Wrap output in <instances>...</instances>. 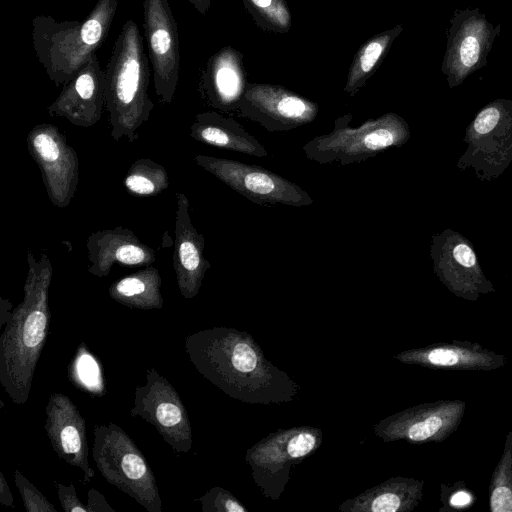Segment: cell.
Listing matches in <instances>:
<instances>
[{"label":"cell","instance_id":"cell-1","mask_svg":"<svg viewBox=\"0 0 512 512\" xmlns=\"http://www.w3.org/2000/svg\"><path fill=\"white\" fill-rule=\"evenodd\" d=\"M184 349L195 369L230 397L247 403L290 401L297 385L265 358L245 332L213 327L188 335Z\"/></svg>","mask_w":512,"mask_h":512},{"label":"cell","instance_id":"cell-2","mask_svg":"<svg viewBox=\"0 0 512 512\" xmlns=\"http://www.w3.org/2000/svg\"><path fill=\"white\" fill-rule=\"evenodd\" d=\"M27 263L23 300L12 310L0 335V385L16 404H25L29 398L51 319V261L45 253L36 259L28 251Z\"/></svg>","mask_w":512,"mask_h":512},{"label":"cell","instance_id":"cell-3","mask_svg":"<svg viewBox=\"0 0 512 512\" xmlns=\"http://www.w3.org/2000/svg\"><path fill=\"white\" fill-rule=\"evenodd\" d=\"M149 57L137 24L127 20L105 69V106L110 134L115 141L139 138V128L149 120L154 104L148 95Z\"/></svg>","mask_w":512,"mask_h":512},{"label":"cell","instance_id":"cell-4","mask_svg":"<svg viewBox=\"0 0 512 512\" xmlns=\"http://www.w3.org/2000/svg\"><path fill=\"white\" fill-rule=\"evenodd\" d=\"M118 0H98L83 21H57L38 15L32 20V43L49 79L67 84L101 47L111 28Z\"/></svg>","mask_w":512,"mask_h":512},{"label":"cell","instance_id":"cell-5","mask_svg":"<svg viewBox=\"0 0 512 512\" xmlns=\"http://www.w3.org/2000/svg\"><path fill=\"white\" fill-rule=\"evenodd\" d=\"M352 114L339 116L331 132L307 141L302 150L307 159L318 164L349 165L360 163L390 149L403 146L410 138L408 123L388 112L352 127Z\"/></svg>","mask_w":512,"mask_h":512},{"label":"cell","instance_id":"cell-6","mask_svg":"<svg viewBox=\"0 0 512 512\" xmlns=\"http://www.w3.org/2000/svg\"><path fill=\"white\" fill-rule=\"evenodd\" d=\"M92 458L102 477L148 512H162L154 472L133 439L117 424H95Z\"/></svg>","mask_w":512,"mask_h":512},{"label":"cell","instance_id":"cell-7","mask_svg":"<svg viewBox=\"0 0 512 512\" xmlns=\"http://www.w3.org/2000/svg\"><path fill=\"white\" fill-rule=\"evenodd\" d=\"M194 161L253 203L293 207L313 203V198L299 185L263 167L201 154Z\"/></svg>","mask_w":512,"mask_h":512},{"label":"cell","instance_id":"cell-8","mask_svg":"<svg viewBox=\"0 0 512 512\" xmlns=\"http://www.w3.org/2000/svg\"><path fill=\"white\" fill-rule=\"evenodd\" d=\"M500 33L479 8L454 11L446 31V51L441 71L450 88L460 85L488 63L492 45Z\"/></svg>","mask_w":512,"mask_h":512},{"label":"cell","instance_id":"cell-9","mask_svg":"<svg viewBox=\"0 0 512 512\" xmlns=\"http://www.w3.org/2000/svg\"><path fill=\"white\" fill-rule=\"evenodd\" d=\"M320 441V430L297 427L272 433L249 449L246 460L264 494L277 499L292 466L317 449Z\"/></svg>","mask_w":512,"mask_h":512},{"label":"cell","instance_id":"cell-10","mask_svg":"<svg viewBox=\"0 0 512 512\" xmlns=\"http://www.w3.org/2000/svg\"><path fill=\"white\" fill-rule=\"evenodd\" d=\"M130 415L152 425L177 453L190 451L192 426L177 390L155 368L146 370V382L136 386Z\"/></svg>","mask_w":512,"mask_h":512},{"label":"cell","instance_id":"cell-11","mask_svg":"<svg viewBox=\"0 0 512 512\" xmlns=\"http://www.w3.org/2000/svg\"><path fill=\"white\" fill-rule=\"evenodd\" d=\"M28 152L40 169L51 203L67 207L79 183V158L57 126L42 123L27 135Z\"/></svg>","mask_w":512,"mask_h":512},{"label":"cell","instance_id":"cell-12","mask_svg":"<svg viewBox=\"0 0 512 512\" xmlns=\"http://www.w3.org/2000/svg\"><path fill=\"white\" fill-rule=\"evenodd\" d=\"M143 28L155 93L161 104L168 105L176 92L180 69L177 22L168 0H143Z\"/></svg>","mask_w":512,"mask_h":512},{"label":"cell","instance_id":"cell-13","mask_svg":"<svg viewBox=\"0 0 512 512\" xmlns=\"http://www.w3.org/2000/svg\"><path fill=\"white\" fill-rule=\"evenodd\" d=\"M241 117L250 119L268 132H287L311 123L318 105L284 87L250 84L238 107Z\"/></svg>","mask_w":512,"mask_h":512},{"label":"cell","instance_id":"cell-14","mask_svg":"<svg viewBox=\"0 0 512 512\" xmlns=\"http://www.w3.org/2000/svg\"><path fill=\"white\" fill-rule=\"evenodd\" d=\"M44 429L57 456L83 473V483L95 472L88 461L86 422L74 402L65 394L52 393L45 407Z\"/></svg>","mask_w":512,"mask_h":512},{"label":"cell","instance_id":"cell-15","mask_svg":"<svg viewBox=\"0 0 512 512\" xmlns=\"http://www.w3.org/2000/svg\"><path fill=\"white\" fill-rule=\"evenodd\" d=\"M104 105L105 71L93 54L63 86L47 111L50 116H60L73 125L87 128L100 120Z\"/></svg>","mask_w":512,"mask_h":512},{"label":"cell","instance_id":"cell-16","mask_svg":"<svg viewBox=\"0 0 512 512\" xmlns=\"http://www.w3.org/2000/svg\"><path fill=\"white\" fill-rule=\"evenodd\" d=\"M205 238L198 233L189 215L185 194H176L173 268L177 286L185 299H192L202 286L210 262L204 256Z\"/></svg>","mask_w":512,"mask_h":512},{"label":"cell","instance_id":"cell-17","mask_svg":"<svg viewBox=\"0 0 512 512\" xmlns=\"http://www.w3.org/2000/svg\"><path fill=\"white\" fill-rule=\"evenodd\" d=\"M88 272L107 277L114 264L145 267L155 262V250L130 229L115 227L91 233L86 241Z\"/></svg>","mask_w":512,"mask_h":512},{"label":"cell","instance_id":"cell-18","mask_svg":"<svg viewBox=\"0 0 512 512\" xmlns=\"http://www.w3.org/2000/svg\"><path fill=\"white\" fill-rule=\"evenodd\" d=\"M200 88L211 106L223 111L237 108L246 89L239 54L231 47L214 54L202 74Z\"/></svg>","mask_w":512,"mask_h":512},{"label":"cell","instance_id":"cell-19","mask_svg":"<svg viewBox=\"0 0 512 512\" xmlns=\"http://www.w3.org/2000/svg\"><path fill=\"white\" fill-rule=\"evenodd\" d=\"M190 136L219 149L259 158L268 156L266 148L244 127L232 118L216 112L198 113L190 126Z\"/></svg>","mask_w":512,"mask_h":512},{"label":"cell","instance_id":"cell-20","mask_svg":"<svg viewBox=\"0 0 512 512\" xmlns=\"http://www.w3.org/2000/svg\"><path fill=\"white\" fill-rule=\"evenodd\" d=\"M161 285L158 269L148 265L114 281L108 293L117 303L132 309H161L164 303Z\"/></svg>","mask_w":512,"mask_h":512},{"label":"cell","instance_id":"cell-21","mask_svg":"<svg viewBox=\"0 0 512 512\" xmlns=\"http://www.w3.org/2000/svg\"><path fill=\"white\" fill-rule=\"evenodd\" d=\"M401 31L402 27L397 26L376 35L361 47L355 55L348 74L344 89L346 93L354 95L365 84Z\"/></svg>","mask_w":512,"mask_h":512},{"label":"cell","instance_id":"cell-22","mask_svg":"<svg viewBox=\"0 0 512 512\" xmlns=\"http://www.w3.org/2000/svg\"><path fill=\"white\" fill-rule=\"evenodd\" d=\"M67 377L74 387L92 397H103L106 394L102 365L83 341L71 358Z\"/></svg>","mask_w":512,"mask_h":512},{"label":"cell","instance_id":"cell-23","mask_svg":"<svg viewBox=\"0 0 512 512\" xmlns=\"http://www.w3.org/2000/svg\"><path fill=\"white\" fill-rule=\"evenodd\" d=\"M123 184L133 196L150 197L166 190L170 182L164 166L149 158H140L130 166Z\"/></svg>","mask_w":512,"mask_h":512},{"label":"cell","instance_id":"cell-24","mask_svg":"<svg viewBox=\"0 0 512 512\" xmlns=\"http://www.w3.org/2000/svg\"><path fill=\"white\" fill-rule=\"evenodd\" d=\"M512 111V101L496 100L486 105L472 121L469 136L477 140L493 132Z\"/></svg>","mask_w":512,"mask_h":512},{"label":"cell","instance_id":"cell-25","mask_svg":"<svg viewBox=\"0 0 512 512\" xmlns=\"http://www.w3.org/2000/svg\"><path fill=\"white\" fill-rule=\"evenodd\" d=\"M253 13L272 28L286 31L291 26V15L284 0H244Z\"/></svg>","mask_w":512,"mask_h":512},{"label":"cell","instance_id":"cell-26","mask_svg":"<svg viewBox=\"0 0 512 512\" xmlns=\"http://www.w3.org/2000/svg\"><path fill=\"white\" fill-rule=\"evenodd\" d=\"M14 482L26 512H56L53 504L18 469L14 471Z\"/></svg>","mask_w":512,"mask_h":512},{"label":"cell","instance_id":"cell-27","mask_svg":"<svg viewBox=\"0 0 512 512\" xmlns=\"http://www.w3.org/2000/svg\"><path fill=\"white\" fill-rule=\"evenodd\" d=\"M201 503L203 512H245L247 509L242 506L236 498L227 490L221 487H213L200 498L196 499Z\"/></svg>","mask_w":512,"mask_h":512},{"label":"cell","instance_id":"cell-28","mask_svg":"<svg viewBox=\"0 0 512 512\" xmlns=\"http://www.w3.org/2000/svg\"><path fill=\"white\" fill-rule=\"evenodd\" d=\"M442 426V420L436 415L413 423L406 431L407 437L412 441H423L433 436Z\"/></svg>","mask_w":512,"mask_h":512},{"label":"cell","instance_id":"cell-29","mask_svg":"<svg viewBox=\"0 0 512 512\" xmlns=\"http://www.w3.org/2000/svg\"><path fill=\"white\" fill-rule=\"evenodd\" d=\"M58 499L62 509L66 512H89L87 505H84L77 497L75 486L70 483L68 486L55 482Z\"/></svg>","mask_w":512,"mask_h":512},{"label":"cell","instance_id":"cell-30","mask_svg":"<svg viewBox=\"0 0 512 512\" xmlns=\"http://www.w3.org/2000/svg\"><path fill=\"white\" fill-rule=\"evenodd\" d=\"M493 512H512V492L509 488L497 487L491 495Z\"/></svg>","mask_w":512,"mask_h":512},{"label":"cell","instance_id":"cell-31","mask_svg":"<svg viewBox=\"0 0 512 512\" xmlns=\"http://www.w3.org/2000/svg\"><path fill=\"white\" fill-rule=\"evenodd\" d=\"M428 360L434 365L452 366L455 365L459 357L456 352L448 349H434L428 354Z\"/></svg>","mask_w":512,"mask_h":512},{"label":"cell","instance_id":"cell-32","mask_svg":"<svg viewBox=\"0 0 512 512\" xmlns=\"http://www.w3.org/2000/svg\"><path fill=\"white\" fill-rule=\"evenodd\" d=\"M87 496L89 512H115V509L108 504L105 497L96 489H89Z\"/></svg>","mask_w":512,"mask_h":512},{"label":"cell","instance_id":"cell-33","mask_svg":"<svg viewBox=\"0 0 512 512\" xmlns=\"http://www.w3.org/2000/svg\"><path fill=\"white\" fill-rule=\"evenodd\" d=\"M0 503L5 507H15L13 494L2 472H0Z\"/></svg>","mask_w":512,"mask_h":512},{"label":"cell","instance_id":"cell-34","mask_svg":"<svg viewBox=\"0 0 512 512\" xmlns=\"http://www.w3.org/2000/svg\"><path fill=\"white\" fill-rule=\"evenodd\" d=\"M471 498L469 494L464 491L457 492L454 494L450 500L451 505L453 506H463L470 502Z\"/></svg>","mask_w":512,"mask_h":512},{"label":"cell","instance_id":"cell-35","mask_svg":"<svg viewBox=\"0 0 512 512\" xmlns=\"http://www.w3.org/2000/svg\"><path fill=\"white\" fill-rule=\"evenodd\" d=\"M12 304L9 300L1 298V322L0 325L6 324L8 318L11 315Z\"/></svg>","mask_w":512,"mask_h":512},{"label":"cell","instance_id":"cell-36","mask_svg":"<svg viewBox=\"0 0 512 512\" xmlns=\"http://www.w3.org/2000/svg\"><path fill=\"white\" fill-rule=\"evenodd\" d=\"M194 8L202 15H205L210 7V0H188Z\"/></svg>","mask_w":512,"mask_h":512}]
</instances>
